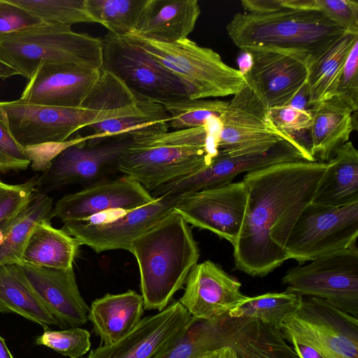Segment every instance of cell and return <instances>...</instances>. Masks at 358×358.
<instances>
[{"label": "cell", "instance_id": "obj_39", "mask_svg": "<svg viewBox=\"0 0 358 358\" xmlns=\"http://www.w3.org/2000/svg\"><path fill=\"white\" fill-rule=\"evenodd\" d=\"M285 8L321 12L345 32L358 34V2L353 0H285Z\"/></svg>", "mask_w": 358, "mask_h": 358}, {"label": "cell", "instance_id": "obj_22", "mask_svg": "<svg viewBox=\"0 0 358 358\" xmlns=\"http://www.w3.org/2000/svg\"><path fill=\"white\" fill-rule=\"evenodd\" d=\"M245 84L268 108L287 106L306 83L307 69L296 57L271 51H252Z\"/></svg>", "mask_w": 358, "mask_h": 358}, {"label": "cell", "instance_id": "obj_40", "mask_svg": "<svg viewBox=\"0 0 358 358\" xmlns=\"http://www.w3.org/2000/svg\"><path fill=\"white\" fill-rule=\"evenodd\" d=\"M36 344L45 345L70 358H79L90 348V334L78 327L57 331L48 330L36 338Z\"/></svg>", "mask_w": 358, "mask_h": 358}, {"label": "cell", "instance_id": "obj_50", "mask_svg": "<svg viewBox=\"0 0 358 358\" xmlns=\"http://www.w3.org/2000/svg\"><path fill=\"white\" fill-rule=\"evenodd\" d=\"M15 75H19L17 71L0 58V78L4 80Z\"/></svg>", "mask_w": 358, "mask_h": 358}, {"label": "cell", "instance_id": "obj_16", "mask_svg": "<svg viewBox=\"0 0 358 358\" xmlns=\"http://www.w3.org/2000/svg\"><path fill=\"white\" fill-rule=\"evenodd\" d=\"M305 160L299 149L289 141H280L263 152L227 155L218 152L209 165L188 176L160 187L153 197L164 194H187L207 188L226 185L238 174L250 173L271 165Z\"/></svg>", "mask_w": 358, "mask_h": 358}, {"label": "cell", "instance_id": "obj_31", "mask_svg": "<svg viewBox=\"0 0 358 358\" xmlns=\"http://www.w3.org/2000/svg\"><path fill=\"white\" fill-rule=\"evenodd\" d=\"M52 199L36 192L29 203L15 217L0 243V266L22 262L27 243L40 224L51 222Z\"/></svg>", "mask_w": 358, "mask_h": 358}, {"label": "cell", "instance_id": "obj_28", "mask_svg": "<svg viewBox=\"0 0 358 358\" xmlns=\"http://www.w3.org/2000/svg\"><path fill=\"white\" fill-rule=\"evenodd\" d=\"M80 245L76 238L63 229H56L51 225V222H45L31 233L20 263L46 268H69L73 267Z\"/></svg>", "mask_w": 358, "mask_h": 358}, {"label": "cell", "instance_id": "obj_34", "mask_svg": "<svg viewBox=\"0 0 358 358\" xmlns=\"http://www.w3.org/2000/svg\"><path fill=\"white\" fill-rule=\"evenodd\" d=\"M220 131V118H212L203 126L133 138V141L134 145L141 147L204 148L215 158L218 154Z\"/></svg>", "mask_w": 358, "mask_h": 358}, {"label": "cell", "instance_id": "obj_3", "mask_svg": "<svg viewBox=\"0 0 358 358\" xmlns=\"http://www.w3.org/2000/svg\"><path fill=\"white\" fill-rule=\"evenodd\" d=\"M144 309L163 310L199 259L189 224L174 209L131 243Z\"/></svg>", "mask_w": 358, "mask_h": 358}, {"label": "cell", "instance_id": "obj_29", "mask_svg": "<svg viewBox=\"0 0 358 358\" xmlns=\"http://www.w3.org/2000/svg\"><path fill=\"white\" fill-rule=\"evenodd\" d=\"M0 312L18 314L44 328L57 325L29 287L18 264L0 266Z\"/></svg>", "mask_w": 358, "mask_h": 358}, {"label": "cell", "instance_id": "obj_42", "mask_svg": "<svg viewBox=\"0 0 358 358\" xmlns=\"http://www.w3.org/2000/svg\"><path fill=\"white\" fill-rule=\"evenodd\" d=\"M31 158L11 136L0 117V171L25 170Z\"/></svg>", "mask_w": 358, "mask_h": 358}, {"label": "cell", "instance_id": "obj_21", "mask_svg": "<svg viewBox=\"0 0 358 358\" xmlns=\"http://www.w3.org/2000/svg\"><path fill=\"white\" fill-rule=\"evenodd\" d=\"M32 292L62 328L88 321L90 307L81 296L73 268H52L18 263Z\"/></svg>", "mask_w": 358, "mask_h": 358}, {"label": "cell", "instance_id": "obj_38", "mask_svg": "<svg viewBox=\"0 0 358 358\" xmlns=\"http://www.w3.org/2000/svg\"><path fill=\"white\" fill-rule=\"evenodd\" d=\"M268 112L274 125L295 143L303 159L317 161L312 152L309 132L312 122L310 113L287 105L269 108Z\"/></svg>", "mask_w": 358, "mask_h": 358}, {"label": "cell", "instance_id": "obj_23", "mask_svg": "<svg viewBox=\"0 0 358 358\" xmlns=\"http://www.w3.org/2000/svg\"><path fill=\"white\" fill-rule=\"evenodd\" d=\"M213 320L220 348L230 347L238 358H299L280 329L259 320L227 313Z\"/></svg>", "mask_w": 358, "mask_h": 358}, {"label": "cell", "instance_id": "obj_18", "mask_svg": "<svg viewBox=\"0 0 358 358\" xmlns=\"http://www.w3.org/2000/svg\"><path fill=\"white\" fill-rule=\"evenodd\" d=\"M191 318L180 302L175 301L159 313L142 318L117 342L92 350L87 358H153L182 334Z\"/></svg>", "mask_w": 358, "mask_h": 358}, {"label": "cell", "instance_id": "obj_24", "mask_svg": "<svg viewBox=\"0 0 358 358\" xmlns=\"http://www.w3.org/2000/svg\"><path fill=\"white\" fill-rule=\"evenodd\" d=\"M309 129L312 152L317 160L327 163L357 128V111L340 96L313 103Z\"/></svg>", "mask_w": 358, "mask_h": 358}, {"label": "cell", "instance_id": "obj_2", "mask_svg": "<svg viewBox=\"0 0 358 358\" xmlns=\"http://www.w3.org/2000/svg\"><path fill=\"white\" fill-rule=\"evenodd\" d=\"M227 31L241 50L289 55L306 67L345 33L320 11L290 8L266 13H237Z\"/></svg>", "mask_w": 358, "mask_h": 358}, {"label": "cell", "instance_id": "obj_20", "mask_svg": "<svg viewBox=\"0 0 358 358\" xmlns=\"http://www.w3.org/2000/svg\"><path fill=\"white\" fill-rule=\"evenodd\" d=\"M180 303L196 319L212 320L236 308L248 296L241 283L210 260L197 264L189 272Z\"/></svg>", "mask_w": 358, "mask_h": 358}, {"label": "cell", "instance_id": "obj_32", "mask_svg": "<svg viewBox=\"0 0 358 358\" xmlns=\"http://www.w3.org/2000/svg\"><path fill=\"white\" fill-rule=\"evenodd\" d=\"M150 0H85L87 13L94 23L108 32L127 36L134 33Z\"/></svg>", "mask_w": 358, "mask_h": 358}, {"label": "cell", "instance_id": "obj_17", "mask_svg": "<svg viewBox=\"0 0 358 358\" xmlns=\"http://www.w3.org/2000/svg\"><path fill=\"white\" fill-rule=\"evenodd\" d=\"M155 199L139 183L124 176L108 178L64 195L56 202L52 215L64 223L83 222L105 212L124 213Z\"/></svg>", "mask_w": 358, "mask_h": 358}, {"label": "cell", "instance_id": "obj_51", "mask_svg": "<svg viewBox=\"0 0 358 358\" xmlns=\"http://www.w3.org/2000/svg\"><path fill=\"white\" fill-rule=\"evenodd\" d=\"M0 358H13L3 338L0 336Z\"/></svg>", "mask_w": 358, "mask_h": 358}, {"label": "cell", "instance_id": "obj_12", "mask_svg": "<svg viewBox=\"0 0 358 358\" xmlns=\"http://www.w3.org/2000/svg\"><path fill=\"white\" fill-rule=\"evenodd\" d=\"M220 121L218 152H263L283 140L291 141L297 148L276 128L268 108L246 84L234 95Z\"/></svg>", "mask_w": 358, "mask_h": 358}, {"label": "cell", "instance_id": "obj_41", "mask_svg": "<svg viewBox=\"0 0 358 358\" xmlns=\"http://www.w3.org/2000/svg\"><path fill=\"white\" fill-rule=\"evenodd\" d=\"M38 180V176L20 184L0 180V224L15 217L29 203L36 193Z\"/></svg>", "mask_w": 358, "mask_h": 358}, {"label": "cell", "instance_id": "obj_11", "mask_svg": "<svg viewBox=\"0 0 358 358\" xmlns=\"http://www.w3.org/2000/svg\"><path fill=\"white\" fill-rule=\"evenodd\" d=\"M280 330L314 344L329 358H358L357 318L323 299L301 296Z\"/></svg>", "mask_w": 358, "mask_h": 358}, {"label": "cell", "instance_id": "obj_7", "mask_svg": "<svg viewBox=\"0 0 358 358\" xmlns=\"http://www.w3.org/2000/svg\"><path fill=\"white\" fill-rule=\"evenodd\" d=\"M92 139L91 134L78 136L75 142L57 154L38 177L36 192L48 194L70 185L85 187L108 179L118 172L121 157L134 145L133 138L129 135L87 142Z\"/></svg>", "mask_w": 358, "mask_h": 358}, {"label": "cell", "instance_id": "obj_5", "mask_svg": "<svg viewBox=\"0 0 358 358\" xmlns=\"http://www.w3.org/2000/svg\"><path fill=\"white\" fill-rule=\"evenodd\" d=\"M124 36L184 83L191 99L234 95L245 84L240 71L218 53L188 38L165 43L135 34Z\"/></svg>", "mask_w": 358, "mask_h": 358}, {"label": "cell", "instance_id": "obj_27", "mask_svg": "<svg viewBox=\"0 0 358 358\" xmlns=\"http://www.w3.org/2000/svg\"><path fill=\"white\" fill-rule=\"evenodd\" d=\"M358 201V151L351 141L327 162L311 203L341 207Z\"/></svg>", "mask_w": 358, "mask_h": 358}, {"label": "cell", "instance_id": "obj_36", "mask_svg": "<svg viewBox=\"0 0 358 358\" xmlns=\"http://www.w3.org/2000/svg\"><path fill=\"white\" fill-rule=\"evenodd\" d=\"M228 104V101L217 99L189 98L162 103L170 117L171 131L203 126L212 118H220Z\"/></svg>", "mask_w": 358, "mask_h": 358}, {"label": "cell", "instance_id": "obj_43", "mask_svg": "<svg viewBox=\"0 0 358 358\" xmlns=\"http://www.w3.org/2000/svg\"><path fill=\"white\" fill-rule=\"evenodd\" d=\"M41 23L40 18L10 0H0V38Z\"/></svg>", "mask_w": 358, "mask_h": 358}, {"label": "cell", "instance_id": "obj_25", "mask_svg": "<svg viewBox=\"0 0 358 358\" xmlns=\"http://www.w3.org/2000/svg\"><path fill=\"white\" fill-rule=\"evenodd\" d=\"M200 14L196 0H150L132 34L165 43L185 39L194 29Z\"/></svg>", "mask_w": 358, "mask_h": 358}, {"label": "cell", "instance_id": "obj_10", "mask_svg": "<svg viewBox=\"0 0 358 358\" xmlns=\"http://www.w3.org/2000/svg\"><path fill=\"white\" fill-rule=\"evenodd\" d=\"M358 236V201L341 207L308 204L285 245L288 259L299 264L347 249Z\"/></svg>", "mask_w": 358, "mask_h": 358}, {"label": "cell", "instance_id": "obj_1", "mask_svg": "<svg viewBox=\"0 0 358 358\" xmlns=\"http://www.w3.org/2000/svg\"><path fill=\"white\" fill-rule=\"evenodd\" d=\"M327 163L299 160L248 173V201L233 245L236 269L265 276L289 259L285 245L301 211L310 203Z\"/></svg>", "mask_w": 358, "mask_h": 358}, {"label": "cell", "instance_id": "obj_35", "mask_svg": "<svg viewBox=\"0 0 358 358\" xmlns=\"http://www.w3.org/2000/svg\"><path fill=\"white\" fill-rule=\"evenodd\" d=\"M214 320L192 317L182 334L153 358H203L208 352L220 348Z\"/></svg>", "mask_w": 358, "mask_h": 358}, {"label": "cell", "instance_id": "obj_37", "mask_svg": "<svg viewBox=\"0 0 358 358\" xmlns=\"http://www.w3.org/2000/svg\"><path fill=\"white\" fill-rule=\"evenodd\" d=\"M40 18L43 22L71 27L94 23L85 0H10Z\"/></svg>", "mask_w": 358, "mask_h": 358}, {"label": "cell", "instance_id": "obj_46", "mask_svg": "<svg viewBox=\"0 0 358 358\" xmlns=\"http://www.w3.org/2000/svg\"><path fill=\"white\" fill-rule=\"evenodd\" d=\"M241 5L246 13H266L282 9L284 0H243Z\"/></svg>", "mask_w": 358, "mask_h": 358}, {"label": "cell", "instance_id": "obj_45", "mask_svg": "<svg viewBox=\"0 0 358 358\" xmlns=\"http://www.w3.org/2000/svg\"><path fill=\"white\" fill-rule=\"evenodd\" d=\"M282 332L285 340L292 345L299 358H329L317 346L303 338L290 332Z\"/></svg>", "mask_w": 358, "mask_h": 358}, {"label": "cell", "instance_id": "obj_19", "mask_svg": "<svg viewBox=\"0 0 358 358\" xmlns=\"http://www.w3.org/2000/svg\"><path fill=\"white\" fill-rule=\"evenodd\" d=\"M100 73L101 69L74 64H41L29 80L19 99L30 104L80 108Z\"/></svg>", "mask_w": 358, "mask_h": 358}, {"label": "cell", "instance_id": "obj_48", "mask_svg": "<svg viewBox=\"0 0 358 358\" xmlns=\"http://www.w3.org/2000/svg\"><path fill=\"white\" fill-rule=\"evenodd\" d=\"M252 64L253 59L251 52L242 50L237 58V64L238 70L243 76L250 71Z\"/></svg>", "mask_w": 358, "mask_h": 358}, {"label": "cell", "instance_id": "obj_33", "mask_svg": "<svg viewBox=\"0 0 358 358\" xmlns=\"http://www.w3.org/2000/svg\"><path fill=\"white\" fill-rule=\"evenodd\" d=\"M301 299V296L287 291L247 296L228 315L232 317L257 319L280 329L282 321L296 310Z\"/></svg>", "mask_w": 358, "mask_h": 358}, {"label": "cell", "instance_id": "obj_47", "mask_svg": "<svg viewBox=\"0 0 358 358\" xmlns=\"http://www.w3.org/2000/svg\"><path fill=\"white\" fill-rule=\"evenodd\" d=\"M313 105V104H312ZM312 105L309 103V94L306 83L299 90L287 106L310 112Z\"/></svg>", "mask_w": 358, "mask_h": 358}, {"label": "cell", "instance_id": "obj_26", "mask_svg": "<svg viewBox=\"0 0 358 358\" xmlns=\"http://www.w3.org/2000/svg\"><path fill=\"white\" fill-rule=\"evenodd\" d=\"M143 311L141 294L129 289L121 294H106L93 301L88 320L102 345H108L129 334L142 319Z\"/></svg>", "mask_w": 358, "mask_h": 358}, {"label": "cell", "instance_id": "obj_15", "mask_svg": "<svg viewBox=\"0 0 358 358\" xmlns=\"http://www.w3.org/2000/svg\"><path fill=\"white\" fill-rule=\"evenodd\" d=\"M248 192L243 181L184 194L174 210L189 224L235 244L243 222Z\"/></svg>", "mask_w": 358, "mask_h": 358}, {"label": "cell", "instance_id": "obj_4", "mask_svg": "<svg viewBox=\"0 0 358 358\" xmlns=\"http://www.w3.org/2000/svg\"><path fill=\"white\" fill-rule=\"evenodd\" d=\"M0 58L29 80L45 64H74L101 69V38L70 26L43 22L0 38Z\"/></svg>", "mask_w": 358, "mask_h": 358}, {"label": "cell", "instance_id": "obj_13", "mask_svg": "<svg viewBox=\"0 0 358 358\" xmlns=\"http://www.w3.org/2000/svg\"><path fill=\"white\" fill-rule=\"evenodd\" d=\"M182 196L164 194L115 219L66 222L62 229L96 253L120 249L129 252L132 242L172 212Z\"/></svg>", "mask_w": 358, "mask_h": 358}, {"label": "cell", "instance_id": "obj_49", "mask_svg": "<svg viewBox=\"0 0 358 358\" xmlns=\"http://www.w3.org/2000/svg\"><path fill=\"white\" fill-rule=\"evenodd\" d=\"M203 358H238V357L230 347L225 345L208 352Z\"/></svg>", "mask_w": 358, "mask_h": 358}, {"label": "cell", "instance_id": "obj_14", "mask_svg": "<svg viewBox=\"0 0 358 358\" xmlns=\"http://www.w3.org/2000/svg\"><path fill=\"white\" fill-rule=\"evenodd\" d=\"M213 159L204 148L141 147L134 144L121 157L117 171L150 193L200 171Z\"/></svg>", "mask_w": 358, "mask_h": 358}, {"label": "cell", "instance_id": "obj_30", "mask_svg": "<svg viewBox=\"0 0 358 358\" xmlns=\"http://www.w3.org/2000/svg\"><path fill=\"white\" fill-rule=\"evenodd\" d=\"M358 34L345 32L307 67L306 85L310 105L335 96L341 72Z\"/></svg>", "mask_w": 358, "mask_h": 358}, {"label": "cell", "instance_id": "obj_9", "mask_svg": "<svg viewBox=\"0 0 358 358\" xmlns=\"http://www.w3.org/2000/svg\"><path fill=\"white\" fill-rule=\"evenodd\" d=\"M282 282L286 291L321 299L358 318V249L349 248L319 257L306 266L289 269Z\"/></svg>", "mask_w": 358, "mask_h": 358}, {"label": "cell", "instance_id": "obj_8", "mask_svg": "<svg viewBox=\"0 0 358 358\" xmlns=\"http://www.w3.org/2000/svg\"><path fill=\"white\" fill-rule=\"evenodd\" d=\"M101 69L120 80L138 98L159 103L189 98L188 87L124 36L101 38Z\"/></svg>", "mask_w": 358, "mask_h": 358}, {"label": "cell", "instance_id": "obj_6", "mask_svg": "<svg viewBox=\"0 0 358 358\" xmlns=\"http://www.w3.org/2000/svg\"><path fill=\"white\" fill-rule=\"evenodd\" d=\"M0 117L15 141L28 154L48 145L58 154L76 141L67 140L73 133L113 116L86 106L62 108L24 103L20 99L0 101Z\"/></svg>", "mask_w": 358, "mask_h": 358}, {"label": "cell", "instance_id": "obj_44", "mask_svg": "<svg viewBox=\"0 0 358 358\" xmlns=\"http://www.w3.org/2000/svg\"><path fill=\"white\" fill-rule=\"evenodd\" d=\"M355 111L358 109V40L352 45L343 66L336 94Z\"/></svg>", "mask_w": 358, "mask_h": 358}]
</instances>
